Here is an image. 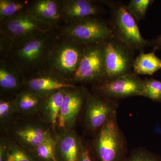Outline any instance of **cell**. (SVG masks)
<instances>
[{
	"label": "cell",
	"mask_w": 161,
	"mask_h": 161,
	"mask_svg": "<svg viewBox=\"0 0 161 161\" xmlns=\"http://www.w3.org/2000/svg\"><path fill=\"white\" fill-rule=\"evenodd\" d=\"M54 27L36 19L25 11L1 22V52L7 55L13 47L49 33Z\"/></svg>",
	"instance_id": "1"
},
{
	"label": "cell",
	"mask_w": 161,
	"mask_h": 161,
	"mask_svg": "<svg viewBox=\"0 0 161 161\" xmlns=\"http://www.w3.org/2000/svg\"><path fill=\"white\" fill-rule=\"evenodd\" d=\"M51 34L41 35L15 45L7 56L21 73L43 69L55 40Z\"/></svg>",
	"instance_id": "2"
},
{
	"label": "cell",
	"mask_w": 161,
	"mask_h": 161,
	"mask_svg": "<svg viewBox=\"0 0 161 161\" xmlns=\"http://www.w3.org/2000/svg\"><path fill=\"white\" fill-rule=\"evenodd\" d=\"M85 46L63 37L55 40L50 52L48 69L65 79H73L80 63Z\"/></svg>",
	"instance_id": "3"
},
{
	"label": "cell",
	"mask_w": 161,
	"mask_h": 161,
	"mask_svg": "<svg viewBox=\"0 0 161 161\" xmlns=\"http://www.w3.org/2000/svg\"><path fill=\"white\" fill-rule=\"evenodd\" d=\"M63 37L84 46L103 43L115 36L112 28L104 21L90 17L72 22L64 26Z\"/></svg>",
	"instance_id": "4"
},
{
	"label": "cell",
	"mask_w": 161,
	"mask_h": 161,
	"mask_svg": "<svg viewBox=\"0 0 161 161\" xmlns=\"http://www.w3.org/2000/svg\"><path fill=\"white\" fill-rule=\"evenodd\" d=\"M111 24L116 37L132 51L144 52L148 44L141 34L136 21L120 3L110 4Z\"/></svg>",
	"instance_id": "5"
},
{
	"label": "cell",
	"mask_w": 161,
	"mask_h": 161,
	"mask_svg": "<svg viewBox=\"0 0 161 161\" xmlns=\"http://www.w3.org/2000/svg\"><path fill=\"white\" fill-rule=\"evenodd\" d=\"M105 80L131 73L134 59L133 51L116 36L103 43Z\"/></svg>",
	"instance_id": "6"
},
{
	"label": "cell",
	"mask_w": 161,
	"mask_h": 161,
	"mask_svg": "<svg viewBox=\"0 0 161 161\" xmlns=\"http://www.w3.org/2000/svg\"><path fill=\"white\" fill-rule=\"evenodd\" d=\"M96 150L101 161H118L124 142L115 111L100 128L96 141Z\"/></svg>",
	"instance_id": "7"
},
{
	"label": "cell",
	"mask_w": 161,
	"mask_h": 161,
	"mask_svg": "<svg viewBox=\"0 0 161 161\" xmlns=\"http://www.w3.org/2000/svg\"><path fill=\"white\" fill-rule=\"evenodd\" d=\"M103 43L85 46L73 80L84 82L101 80L105 78Z\"/></svg>",
	"instance_id": "8"
},
{
	"label": "cell",
	"mask_w": 161,
	"mask_h": 161,
	"mask_svg": "<svg viewBox=\"0 0 161 161\" xmlns=\"http://www.w3.org/2000/svg\"><path fill=\"white\" fill-rule=\"evenodd\" d=\"M97 90L105 96L111 98H123L142 96L143 80L134 73H129L112 79L105 80L97 87Z\"/></svg>",
	"instance_id": "9"
},
{
	"label": "cell",
	"mask_w": 161,
	"mask_h": 161,
	"mask_svg": "<svg viewBox=\"0 0 161 161\" xmlns=\"http://www.w3.org/2000/svg\"><path fill=\"white\" fill-rule=\"evenodd\" d=\"M26 83L28 89L43 97L55 91L76 87L48 69L36 72L26 80Z\"/></svg>",
	"instance_id": "10"
},
{
	"label": "cell",
	"mask_w": 161,
	"mask_h": 161,
	"mask_svg": "<svg viewBox=\"0 0 161 161\" xmlns=\"http://www.w3.org/2000/svg\"><path fill=\"white\" fill-rule=\"evenodd\" d=\"M86 95L84 90L67 89L58 119L59 127L66 129L75 125Z\"/></svg>",
	"instance_id": "11"
},
{
	"label": "cell",
	"mask_w": 161,
	"mask_h": 161,
	"mask_svg": "<svg viewBox=\"0 0 161 161\" xmlns=\"http://www.w3.org/2000/svg\"><path fill=\"white\" fill-rule=\"evenodd\" d=\"M86 119L88 127L95 131L105 124L113 112L114 106L95 95L87 94Z\"/></svg>",
	"instance_id": "12"
},
{
	"label": "cell",
	"mask_w": 161,
	"mask_h": 161,
	"mask_svg": "<svg viewBox=\"0 0 161 161\" xmlns=\"http://www.w3.org/2000/svg\"><path fill=\"white\" fill-rule=\"evenodd\" d=\"M62 1L37 0L30 2L25 12L36 19L56 27L61 18Z\"/></svg>",
	"instance_id": "13"
},
{
	"label": "cell",
	"mask_w": 161,
	"mask_h": 161,
	"mask_svg": "<svg viewBox=\"0 0 161 161\" xmlns=\"http://www.w3.org/2000/svg\"><path fill=\"white\" fill-rule=\"evenodd\" d=\"M100 9L95 2L89 0H65L62 1L61 18L66 24L76 20L98 14Z\"/></svg>",
	"instance_id": "14"
},
{
	"label": "cell",
	"mask_w": 161,
	"mask_h": 161,
	"mask_svg": "<svg viewBox=\"0 0 161 161\" xmlns=\"http://www.w3.org/2000/svg\"><path fill=\"white\" fill-rule=\"evenodd\" d=\"M20 72L16 65L9 59L0 60V87L4 91H13L21 84Z\"/></svg>",
	"instance_id": "15"
},
{
	"label": "cell",
	"mask_w": 161,
	"mask_h": 161,
	"mask_svg": "<svg viewBox=\"0 0 161 161\" xmlns=\"http://www.w3.org/2000/svg\"><path fill=\"white\" fill-rule=\"evenodd\" d=\"M57 147L64 161H78L83 148L77 136L69 132L61 136Z\"/></svg>",
	"instance_id": "16"
},
{
	"label": "cell",
	"mask_w": 161,
	"mask_h": 161,
	"mask_svg": "<svg viewBox=\"0 0 161 161\" xmlns=\"http://www.w3.org/2000/svg\"><path fill=\"white\" fill-rule=\"evenodd\" d=\"M155 51L140 53L133 62L132 69L134 74L152 75L161 69V59L156 55Z\"/></svg>",
	"instance_id": "17"
},
{
	"label": "cell",
	"mask_w": 161,
	"mask_h": 161,
	"mask_svg": "<svg viewBox=\"0 0 161 161\" xmlns=\"http://www.w3.org/2000/svg\"><path fill=\"white\" fill-rule=\"evenodd\" d=\"M67 89L52 92L43 97L42 104L47 119L54 125L58 123V117Z\"/></svg>",
	"instance_id": "18"
},
{
	"label": "cell",
	"mask_w": 161,
	"mask_h": 161,
	"mask_svg": "<svg viewBox=\"0 0 161 161\" xmlns=\"http://www.w3.org/2000/svg\"><path fill=\"white\" fill-rule=\"evenodd\" d=\"M43 97L28 89L20 92L17 95L14 105L19 112H30L42 104Z\"/></svg>",
	"instance_id": "19"
},
{
	"label": "cell",
	"mask_w": 161,
	"mask_h": 161,
	"mask_svg": "<svg viewBox=\"0 0 161 161\" xmlns=\"http://www.w3.org/2000/svg\"><path fill=\"white\" fill-rule=\"evenodd\" d=\"M17 135L30 147H36L43 143L50 136L46 130L36 126H27L18 130Z\"/></svg>",
	"instance_id": "20"
},
{
	"label": "cell",
	"mask_w": 161,
	"mask_h": 161,
	"mask_svg": "<svg viewBox=\"0 0 161 161\" xmlns=\"http://www.w3.org/2000/svg\"><path fill=\"white\" fill-rule=\"evenodd\" d=\"M28 3L27 1L0 0V21H5L25 11Z\"/></svg>",
	"instance_id": "21"
},
{
	"label": "cell",
	"mask_w": 161,
	"mask_h": 161,
	"mask_svg": "<svg viewBox=\"0 0 161 161\" xmlns=\"http://www.w3.org/2000/svg\"><path fill=\"white\" fill-rule=\"evenodd\" d=\"M153 2L152 0H131L126 7L135 20L140 21L144 19L147 9Z\"/></svg>",
	"instance_id": "22"
},
{
	"label": "cell",
	"mask_w": 161,
	"mask_h": 161,
	"mask_svg": "<svg viewBox=\"0 0 161 161\" xmlns=\"http://www.w3.org/2000/svg\"><path fill=\"white\" fill-rule=\"evenodd\" d=\"M57 142L51 135L46 140L35 148L39 157L47 161H56V147Z\"/></svg>",
	"instance_id": "23"
},
{
	"label": "cell",
	"mask_w": 161,
	"mask_h": 161,
	"mask_svg": "<svg viewBox=\"0 0 161 161\" xmlns=\"http://www.w3.org/2000/svg\"><path fill=\"white\" fill-rule=\"evenodd\" d=\"M144 91L142 96L153 101L161 102V80L146 78L143 80Z\"/></svg>",
	"instance_id": "24"
},
{
	"label": "cell",
	"mask_w": 161,
	"mask_h": 161,
	"mask_svg": "<svg viewBox=\"0 0 161 161\" xmlns=\"http://www.w3.org/2000/svg\"><path fill=\"white\" fill-rule=\"evenodd\" d=\"M6 161H31L23 150L17 148H11L7 152Z\"/></svg>",
	"instance_id": "25"
},
{
	"label": "cell",
	"mask_w": 161,
	"mask_h": 161,
	"mask_svg": "<svg viewBox=\"0 0 161 161\" xmlns=\"http://www.w3.org/2000/svg\"><path fill=\"white\" fill-rule=\"evenodd\" d=\"M126 161H160L155 157L144 152L134 153Z\"/></svg>",
	"instance_id": "26"
},
{
	"label": "cell",
	"mask_w": 161,
	"mask_h": 161,
	"mask_svg": "<svg viewBox=\"0 0 161 161\" xmlns=\"http://www.w3.org/2000/svg\"><path fill=\"white\" fill-rule=\"evenodd\" d=\"M12 107V103L9 101L1 100L0 101V118L5 119L10 114Z\"/></svg>",
	"instance_id": "27"
},
{
	"label": "cell",
	"mask_w": 161,
	"mask_h": 161,
	"mask_svg": "<svg viewBox=\"0 0 161 161\" xmlns=\"http://www.w3.org/2000/svg\"><path fill=\"white\" fill-rule=\"evenodd\" d=\"M148 44L153 47L154 51L161 49V34L159 35L155 39L148 41Z\"/></svg>",
	"instance_id": "28"
},
{
	"label": "cell",
	"mask_w": 161,
	"mask_h": 161,
	"mask_svg": "<svg viewBox=\"0 0 161 161\" xmlns=\"http://www.w3.org/2000/svg\"><path fill=\"white\" fill-rule=\"evenodd\" d=\"M78 161H92L87 150L83 149Z\"/></svg>",
	"instance_id": "29"
},
{
	"label": "cell",
	"mask_w": 161,
	"mask_h": 161,
	"mask_svg": "<svg viewBox=\"0 0 161 161\" xmlns=\"http://www.w3.org/2000/svg\"><path fill=\"white\" fill-rule=\"evenodd\" d=\"M5 146L3 142H1L0 146V161H4V153L5 152Z\"/></svg>",
	"instance_id": "30"
}]
</instances>
